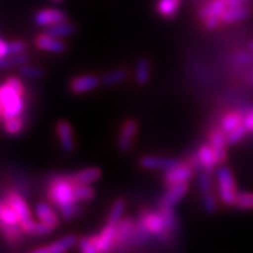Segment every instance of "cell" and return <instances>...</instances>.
I'll return each instance as SVG.
<instances>
[{
	"label": "cell",
	"mask_w": 253,
	"mask_h": 253,
	"mask_svg": "<svg viewBox=\"0 0 253 253\" xmlns=\"http://www.w3.org/2000/svg\"><path fill=\"white\" fill-rule=\"evenodd\" d=\"M48 198L58 210L77 204L74 197V183L70 176H56L50 181L48 189Z\"/></svg>",
	"instance_id": "6da1fadb"
},
{
	"label": "cell",
	"mask_w": 253,
	"mask_h": 253,
	"mask_svg": "<svg viewBox=\"0 0 253 253\" xmlns=\"http://www.w3.org/2000/svg\"><path fill=\"white\" fill-rule=\"evenodd\" d=\"M24 111V94L5 83L0 88V114L3 122L18 118Z\"/></svg>",
	"instance_id": "7a4b0ae2"
},
{
	"label": "cell",
	"mask_w": 253,
	"mask_h": 253,
	"mask_svg": "<svg viewBox=\"0 0 253 253\" xmlns=\"http://www.w3.org/2000/svg\"><path fill=\"white\" fill-rule=\"evenodd\" d=\"M137 234L140 240L145 239L147 234L167 239L170 235V231L167 227L160 212H142L137 225Z\"/></svg>",
	"instance_id": "3957f363"
},
{
	"label": "cell",
	"mask_w": 253,
	"mask_h": 253,
	"mask_svg": "<svg viewBox=\"0 0 253 253\" xmlns=\"http://www.w3.org/2000/svg\"><path fill=\"white\" fill-rule=\"evenodd\" d=\"M217 193L225 206H235L238 198L235 180L227 167H220L217 169Z\"/></svg>",
	"instance_id": "277c9868"
},
{
	"label": "cell",
	"mask_w": 253,
	"mask_h": 253,
	"mask_svg": "<svg viewBox=\"0 0 253 253\" xmlns=\"http://www.w3.org/2000/svg\"><path fill=\"white\" fill-rule=\"evenodd\" d=\"M67 21V14L63 10L56 9V8H48L42 9L35 13L34 22L39 27H49L53 25L62 24Z\"/></svg>",
	"instance_id": "5b68a950"
},
{
	"label": "cell",
	"mask_w": 253,
	"mask_h": 253,
	"mask_svg": "<svg viewBox=\"0 0 253 253\" xmlns=\"http://www.w3.org/2000/svg\"><path fill=\"white\" fill-rule=\"evenodd\" d=\"M141 168L145 169H159V170H169L173 169L176 167L181 166L182 162L173 158L166 157H157V155H146L142 157L138 162Z\"/></svg>",
	"instance_id": "8992f818"
},
{
	"label": "cell",
	"mask_w": 253,
	"mask_h": 253,
	"mask_svg": "<svg viewBox=\"0 0 253 253\" xmlns=\"http://www.w3.org/2000/svg\"><path fill=\"white\" fill-rule=\"evenodd\" d=\"M187 193V182L186 183H178V185H173L169 186V189L167 190V193L159 200V208H164V210H173L177 204L180 203L182 198L186 195Z\"/></svg>",
	"instance_id": "52a82bcc"
},
{
	"label": "cell",
	"mask_w": 253,
	"mask_h": 253,
	"mask_svg": "<svg viewBox=\"0 0 253 253\" xmlns=\"http://www.w3.org/2000/svg\"><path fill=\"white\" fill-rule=\"evenodd\" d=\"M94 246L97 247V250L100 251V253H107L111 250L115 244V239H117V226L114 225H106L101 230V233L96 237H90Z\"/></svg>",
	"instance_id": "ba28073f"
},
{
	"label": "cell",
	"mask_w": 253,
	"mask_h": 253,
	"mask_svg": "<svg viewBox=\"0 0 253 253\" xmlns=\"http://www.w3.org/2000/svg\"><path fill=\"white\" fill-rule=\"evenodd\" d=\"M137 130H138V126H137L136 120L129 119L124 123L123 128L120 130L119 141H118V147H119L120 153L126 154L130 150V147L133 145L134 137L137 134Z\"/></svg>",
	"instance_id": "9c48e42d"
},
{
	"label": "cell",
	"mask_w": 253,
	"mask_h": 253,
	"mask_svg": "<svg viewBox=\"0 0 253 253\" xmlns=\"http://www.w3.org/2000/svg\"><path fill=\"white\" fill-rule=\"evenodd\" d=\"M210 145L213 149L214 154H216L217 163L222 164L223 162H226L227 159V151L226 146L227 143V134L223 132L222 129H214L211 132L210 134Z\"/></svg>",
	"instance_id": "30bf717a"
},
{
	"label": "cell",
	"mask_w": 253,
	"mask_h": 253,
	"mask_svg": "<svg viewBox=\"0 0 253 253\" xmlns=\"http://www.w3.org/2000/svg\"><path fill=\"white\" fill-rule=\"evenodd\" d=\"M9 206L12 207L14 210L17 214H18V218H20V225L21 226H25L27 223H30L31 221V212L29 210V207H27L26 202L24 200V198L18 195L17 193H9L5 198Z\"/></svg>",
	"instance_id": "8fae6325"
},
{
	"label": "cell",
	"mask_w": 253,
	"mask_h": 253,
	"mask_svg": "<svg viewBox=\"0 0 253 253\" xmlns=\"http://www.w3.org/2000/svg\"><path fill=\"white\" fill-rule=\"evenodd\" d=\"M102 79L97 75H82L71 80L70 90L75 94H83L94 90L101 84Z\"/></svg>",
	"instance_id": "7c38bea8"
},
{
	"label": "cell",
	"mask_w": 253,
	"mask_h": 253,
	"mask_svg": "<svg viewBox=\"0 0 253 253\" xmlns=\"http://www.w3.org/2000/svg\"><path fill=\"white\" fill-rule=\"evenodd\" d=\"M56 132L63 151H66V153L74 151V149H75V141H74L73 128H71L70 123L67 120H60L56 124Z\"/></svg>",
	"instance_id": "4fadbf2b"
},
{
	"label": "cell",
	"mask_w": 253,
	"mask_h": 253,
	"mask_svg": "<svg viewBox=\"0 0 253 253\" xmlns=\"http://www.w3.org/2000/svg\"><path fill=\"white\" fill-rule=\"evenodd\" d=\"M193 177V169L189 166L181 164L173 169L167 170L164 174V182L168 186H173L178 183H186Z\"/></svg>",
	"instance_id": "5bb4252c"
},
{
	"label": "cell",
	"mask_w": 253,
	"mask_h": 253,
	"mask_svg": "<svg viewBox=\"0 0 253 253\" xmlns=\"http://www.w3.org/2000/svg\"><path fill=\"white\" fill-rule=\"evenodd\" d=\"M35 45L39 49L49 52V53H62L66 50V44L63 43L62 40L49 37L45 33L38 35L37 39H35Z\"/></svg>",
	"instance_id": "9a60e30c"
},
{
	"label": "cell",
	"mask_w": 253,
	"mask_h": 253,
	"mask_svg": "<svg viewBox=\"0 0 253 253\" xmlns=\"http://www.w3.org/2000/svg\"><path fill=\"white\" fill-rule=\"evenodd\" d=\"M102 176L100 168L97 167H88L84 169L78 170L77 173L70 176L73 183H80V185H90V183L98 181Z\"/></svg>",
	"instance_id": "2e32d148"
},
{
	"label": "cell",
	"mask_w": 253,
	"mask_h": 253,
	"mask_svg": "<svg viewBox=\"0 0 253 253\" xmlns=\"http://www.w3.org/2000/svg\"><path fill=\"white\" fill-rule=\"evenodd\" d=\"M198 162L207 172H212L216 168L217 159L216 154L211 145H202L198 150Z\"/></svg>",
	"instance_id": "e0dca14e"
},
{
	"label": "cell",
	"mask_w": 253,
	"mask_h": 253,
	"mask_svg": "<svg viewBox=\"0 0 253 253\" xmlns=\"http://www.w3.org/2000/svg\"><path fill=\"white\" fill-rule=\"evenodd\" d=\"M250 9L244 5H239V7H227L226 10L221 14V21L222 24H237L240 21L246 20L247 17L250 16Z\"/></svg>",
	"instance_id": "ac0fdd59"
},
{
	"label": "cell",
	"mask_w": 253,
	"mask_h": 253,
	"mask_svg": "<svg viewBox=\"0 0 253 253\" xmlns=\"http://www.w3.org/2000/svg\"><path fill=\"white\" fill-rule=\"evenodd\" d=\"M35 213H37L38 218H39L42 222L47 223V225L52 226L53 229L58 226L60 220H58V217L54 213V211L52 210V207H50L49 204L44 203V202L38 203L37 207H35Z\"/></svg>",
	"instance_id": "d6986e66"
},
{
	"label": "cell",
	"mask_w": 253,
	"mask_h": 253,
	"mask_svg": "<svg viewBox=\"0 0 253 253\" xmlns=\"http://www.w3.org/2000/svg\"><path fill=\"white\" fill-rule=\"evenodd\" d=\"M133 235H134V221L133 218L126 217V218L122 220L117 225V239H115V244L120 246V244L126 243V240H129Z\"/></svg>",
	"instance_id": "ffe728a7"
},
{
	"label": "cell",
	"mask_w": 253,
	"mask_h": 253,
	"mask_svg": "<svg viewBox=\"0 0 253 253\" xmlns=\"http://www.w3.org/2000/svg\"><path fill=\"white\" fill-rule=\"evenodd\" d=\"M227 7H229L227 0H212L211 3H208L206 7H203L199 10V18L204 21L208 17H221V14L226 10Z\"/></svg>",
	"instance_id": "44dd1931"
},
{
	"label": "cell",
	"mask_w": 253,
	"mask_h": 253,
	"mask_svg": "<svg viewBox=\"0 0 253 253\" xmlns=\"http://www.w3.org/2000/svg\"><path fill=\"white\" fill-rule=\"evenodd\" d=\"M0 220H1V225H8V226L20 225L18 214L14 212L13 208L9 206L5 199L1 200V203H0Z\"/></svg>",
	"instance_id": "7402d4cb"
},
{
	"label": "cell",
	"mask_w": 253,
	"mask_h": 253,
	"mask_svg": "<svg viewBox=\"0 0 253 253\" xmlns=\"http://www.w3.org/2000/svg\"><path fill=\"white\" fill-rule=\"evenodd\" d=\"M75 31H77V27L74 26L73 24H70V22H67V21L66 22H62V24L53 25V26H49L45 29V34L47 35L57 38V39L70 37Z\"/></svg>",
	"instance_id": "603a6c76"
},
{
	"label": "cell",
	"mask_w": 253,
	"mask_h": 253,
	"mask_svg": "<svg viewBox=\"0 0 253 253\" xmlns=\"http://www.w3.org/2000/svg\"><path fill=\"white\" fill-rule=\"evenodd\" d=\"M134 80L137 84L145 85L150 80V63L146 58H140L136 63V73H134Z\"/></svg>",
	"instance_id": "cb8c5ba5"
},
{
	"label": "cell",
	"mask_w": 253,
	"mask_h": 253,
	"mask_svg": "<svg viewBox=\"0 0 253 253\" xmlns=\"http://www.w3.org/2000/svg\"><path fill=\"white\" fill-rule=\"evenodd\" d=\"M181 0H159L157 5L158 13L164 18H173L176 16Z\"/></svg>",
	"instance_id": "d4e9b609"
},
{
	"label": "cell",
	"mask_w": 253,
	"mask_h": 253,
	"mask_svg": "<svg viewBox=\"0 0 253 253\" xmlns=\"http://www.w3.org/2000/svg\"><path fill=\"white\" fill-rule=\"evenodd\" d=\"M30 61V57L29 54L20 53L14 54V56H7L0 60V67L5 70V69H10V67H21L27 65V62Z\"/></svg>",
	"instance_id": "484cf974"
},
{
	"label": "cell",
	"mask_w": 253,
	"mask_h": 253,
	"mask_svg": "<svg viewBox=\"0 0 253 253\" xmlns=\"http://www.w3.org/2000/svg\"><path fill=\"white\" fill-rule=\"evenodd\" d=\"M244 118L242 117V114L239 113H230L227 115H225L221 122V129L225 132L226 134H229L231 130H234L235 128H238L239 126L243 124Z\"/></svg>",
	"instance_id": "4316f807"
},
{
	"label": "cell",
	"mask_w": 253,
	"mask_h": 253,
	"mask_svg": "<svg viewBox=\"0 0 253 253\" xmlns=\"http://www.w3.org/2000/svg\"><path fill=\"white\" fill-rule=\"evenodd\" d=\"M124 210H126V200L122 199V198L115 200V203L111 207L109 217H107V225H114V226H117L118 223L122 221V216H123L124 213Z\"/></svg>",
	"instance_id": "83f0119b"
},
{
	"label": "cell",
	"mask_w": 253,
	"mask_h": 253,
	"mask_svg": "<svg viewBox=\"0 0 253 253\" xmlns=\"http://www.w3.org/2000/svg\"><path fill=\"white\" fill-rule=\"evenodd\" d=\"M1 233H3L4 239L7 240L9 244L20 243L21 240H22V234H25L21 225H17V226L1 225Z\"/></svg>",
	"instance_id": "f1b7e54d"
},
{
	"label": "cell",
	"mask_w": 253,
	"mask_h": 253,
	"mask_svg": "<svg viewBox=\"0 0 253 253\" xmlns=\"http://www.w3.org/2000/svg\"><path fill=\"white\" fill-rule=\"evenodd\" d=\"M22 230H24L25 234H33V235H48L53 231V227L47 225V223L44 222H34L31 221L30 223H27L25 226H21Z\"/></svg>",
	"instance_id": "f546056e"
},
{
	"label": "cell",
	"mask_w": 253,
	"mask_h": 253,
	"mask_svg": "<svg viewBox=\"0 0 253 253\" xmlns=\"http://www.w3.org/2000/svg\"><path fill=\"white\" fill-rule=\"evenodd\" d=\"M96 195L94 191L89 185H80V183H74V197L78 203L79 202H88V200L93 199Z\"/></svg>",
	"instance_id": "4dcf8cb0"
},
{
	"label": "cell",
	"mask_w": 253,
	"mask_h": 253,
	"mask_svg": "<svg viewBox=\"0 0 253 253\" xmlns=\"http://www.w3.org/2000/svg\"><path fill=\"white\" fill-rule=\"evenodd\" d=\"M126 78H128V73L126 70H114L110 71V73H107L102 78V83L105 85L111 87V85H117V84L123 83Z\"/></svg>",
	"instance_id": "1f68e13d"
},
{
	"label": "cell",
	"mask_w": 253,
	"mask_h": 253,
	"mask_svg": "<svg viewBox=\"0 0 253 253\" xmlns=\"http://www.w3.org/2000/svg\"><path fill=\"white\" fill-rule=\"evenodd\" d=\"M235 207L239 210H253V193H248V191L238 193Z\"/></svg>",
	"instance_id": "d6a6232c"
},
{
	"label": "cell",
	"mask_w": 253,
	"mask_h": 253,
	"mask_svg": "<svg viewBox=\"0 0 253 253\" xmlns=\"http://www.w3.org/2000/svg\"><path fill=\"white\" fill-rule=\"evenodd\" d=\"M22 128H24V122H22L20 117L4 122V129L10 136H16V134L21 133Z\"/></svg>",
	"instance_id": "836d02e7"
},
{
	"label": "cell",
	"mask_w": 253,
	"mask_h": 253,
	"mask_svg": "<svg viewBox=\"0 0 253 253\" xmlns=\"http://www.w3.org/2000/svg\"><path fill=\"white\" fill-rule=\"evenodd\" d=\"M202 206H203L204 211H206L207 213H216L217 208V200L216 197H214L213 193H206L202 194Z\"/></svg>",
	"instance_id": "e575fe53"
},
{
	"label": "cell",
	"mask_w": 253,
	"mask_h": 253,
	"mask_svg": "<svg viewBox=\"0 0 253 253\" xmlns=\"http://www.w3.org/2000/svg\"><path fill=\"white\" fill-rule=\"evenodd\" d=\"M247 132H248V130H247V128L244 126V124H242V126H239L238 128H235V129L231 130V132L227 134V143H229V145H231V146H234V145H238V143L243 140L244 137H246Z\"/></svg>",
	"instance_id": "d590c367"
},
{
	"label": "cell",
	"mask_w": 253,
	"mask_h": 253,
	"mask_svg": "<svg viewBox=\"0 0 253 253\" xmlns=\"http://www.w3.org/2000/svg\"><path fill=\"white\" fill-rule=\"evenodd\" d=\"M20 74H21V77L26 78V79H40V78L44 77V73L40 70L39 67L29 66V65L21 66Z\"/></svg>",
	"instance_id": "8d00e7d4"
},
{
	"label": "cell",
	"mask_w": 253,
	"mask_h": 253,
	"mask_svg": "<svg viewBox=\"0 0 253 253\" xmlns=\"http://www.w3.org/2000/svg\"><path fill=\"white\" fill-rule=\"evenodd\" d=\"M159 212L162 213V216H163L164 222H166L168 230L172 233L177 226V218L173 213V210H164V208H159Z\"/></svg>",
	"instance_id": "74e56055"
},
{
	"label": "cell",
	"mask_w": 253,
	"mask_h": 253,
	"mask_svg": "<svg viewBox=\"0 0 253 253\" xmlns=\"http://www.w3.org/2000/svg\"><path fill=\"white\" fill-rule=\"evenodd\" d=\"M198 182H199V189L202 194L213 193L212 191V180L207 172H200L199 176H198Z\"/></svg>",
	"instance_id": "f35d334b"
},
{
	"label": "cell",
	"mask_w": 253,
	"mask_h": 253,
	"mask_svg": "<svg viewBox=\"0 0 253 253\" xmlns=\"http://www.w3.org/2000/svg\"><path fill=\"white\" fill-rule=\"evenodd\" d=\"M82 253H100V251L97 250V247L92 242L90 238H82L78 243Z\"/></svg>",
	"instance_id": "ab89813d"
},
{
	"label": "cell",
	"mask_w": 253,
	"mask_h": 253,
	"mask_svg": "<svg viewBox=\"0 0 253 253\" xmlns=\"http://www.w3.org/2000/svg\"><path fill=\"white\" fill-rule=\"evenodd\" d=\"M25 49H26V44H25L24 42L14 40V42L9 43V45H8V56H14V54L24 53Z\"/></svg>",
	"instance_id": "60d3db41"
},
{
	"label": "cell",
	"mask_w": 253,
	"mask_h": 253,
	"mask_svg": "<svg viewBox=\"0 0 253 253\" xmlns=\"http://www.w3.org/2000/svg\"><path fill=\"white\" fill-rule=\"evenodd\" d=\"M203 22L207 30H216L217 27H218V25H220L222 21H221V17L213 16V17H208V18H206Z\"/></svg>",
	"instance_id": "b9f144b4"
},
{
	"label": "cell",
	"mask_w": 253,
	"mask_h": 253,
	"mask_svg": "<svg viewBox=\"0 0 253 253\" xmlns=\"http://www.w3.org/2000/svg\"><path fill=\"white\" fill-rule=\"evenodd\" d=\"M5 83H8L10 87L16 89L17 92H20V93L24 94V84L21 83L20 79H17L16 77H9L7 80H5Z\"/></svg>",
	"instance_id": "7bdbcfd3"
},
{
	"label": "cell",
	"mask_w": 253,
	"mask_h": 253,
	"mask_svg": "<svg viewBox=\"0 0 253 253\" xmlns=\"http://www.w3.org/2000/svg\"><path fill=\"white\" fill-rule=\"evenodd\" d=\"M237 61L242 65H251V63H253V52H251V53L243 52V53L238 54Z\"/></svg>",
	"instance_id": "ee69618b"
},
{
	"label": "cell",
	"mask_w": 253,
	"mask_h": 253,
	"mask_svg": "<svg viewBox=\"0 0 253 253\" xmlns=\"http://www.w3.org/2000/svg\"><path fill=\"white\" fill-rule=\"evenodd\" d=\"M243 124L248 132H253V109L244 117Z\"/></svg>",
	"instance_id": "f6af8a7d"
},
{
	"label": "cell",
	"mask_w": 253,
	"mask_h": 253,
	"mask_svg": "<svg viewBox=\"0 0 253 253\" xmlns=\"http://www.w3.org/2000/svg\"><path fill=\"white\" fill-rule=\"evenodd\" d=\"M49 250H50V253H66L67 252L66 248L60 243V240H57V242L50 244Z\"/></svg>",
	"instance_id": "bcb514c9"
},
{
	"label": "cell",
	"mask_w": 253,
	"mask_h": 253,
	"mask_svg": "<svg viewBox=\"0 0 253 253\" xmlns=\"http://www.w3.org/2000/svg\"><path fill=\"white\" fill-rule=\"evenodd\" d=\"M8 45H9V44H8L5 40H0V58H4V57L8 56Z\"/></svg>",
	"instance_id": "7dc6e473"
},
{
	"label": "cell",
	"mask_w": 253,
	"mask_h": 253,
	"mask_svg": "<svg viewBox=\"0 0 253 253\" xmlns=\"http://www.w3.org/2000/svg\"><path fill=\"white\" fill-rule=\"evenodd\" d=\"M227 4L229 7H239V5H243V0H227Z\"/></svg>",
	"instance_id": "c3c4849f"
},
{
	"label": "cell",
	"mask_w": 253,
	"mask_h": 253,
	"mask_svg": "<svg viewBox=\"0 0 253 253\" xmlns=\"http://www.w3.org/2000/svg\"><path fill=\"white\" fill-rule=\"evenodd\" d=\"M30 253H50L49 247H42V248H37V250L31 251Z\"/></svg>",
	"instance_id": "681fc988"
},
{
	"label": "cell",
	"mask_w": 253,
	"mask_h": 253,
	"mask_svg": "<svg viewBox=\"0 0 253 253\" xmlns=\"http://www.w3.org/2000/svg\"><path fill=\"white\" fill-rule=\"evenodd\" d=\"M248 48H250L251 52H253V40H252V42H251V43H250V45H248Z\"/></svg>",
	"instance_id": "f907efd6"
},
{
	"label": "cell",
	"mask_w": 253,
	"mask_h": 253,
	"mask_svg": "<svg viewBox=\"0 0 253 253\" xmlns=\"http://www.w3.org/2000/svg\"><path fill=\"white\" fill-rule=\"evenodd\" d=\"M52 1H53V3H57V4H61V3H63L65 0H52Z\"/></svg>",
	"instance_id": "816d5d0a"
},
{
	"label": "cell",
	"mask_w": 253,
	"mask_h": 253,
	"mask_svg": "<svg viewBox=\"0 0 253 253\" xmlns=\"http://www.w3.org/2000/svg\"><path fill=\"white\" fill-rule=\"evenodd\" d=\"M244 3H248V1H251V0H243Z\"/></svg>",
	"instance_id": "f5cc1de1"
}]
</instances>
